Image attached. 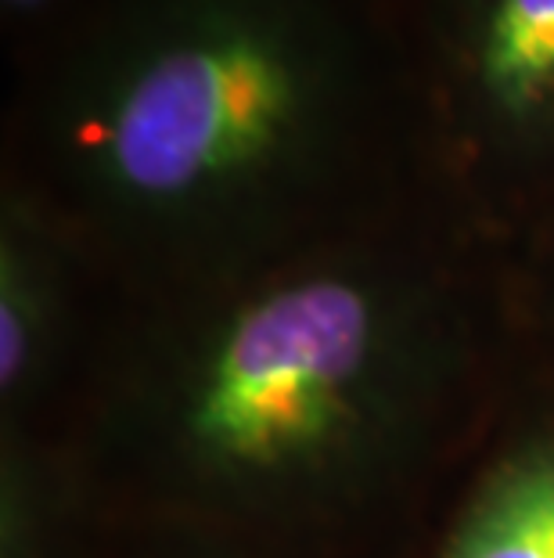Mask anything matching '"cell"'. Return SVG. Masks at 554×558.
I'll use <instances>...</instances> for the list:
<instances>
[{"label":"cell","instance_id":"6","mask_svg":"<svg viewBox=\"0 0 554 558\" xmlns=\"http://www.w3.org/2000/svg\"><path fill=\"white\" fill-rule=\"evenodd\" d=\"M104 519L58 433H0V558H90Z\"/></svg>","mask_w":554,"mask_h":558},{"label":"cell","instance_id":"4","mask_svg":"<svg viewBox=\"0 0 554 558\" xmlns=\"http://www.w3.org/2000/svg\"><path fill=\"white\" fill-rule=\"evenodd\" d=\"M112 292L79 242L0 184V433H58Z\"/></svg>","mask_w":554,"mask_h":558},{"label":"cell","instance_id":"7","mask_svg":"<svg viewBox=\"0 0 554 558\" xmlns=\"http://www.w3.org/2000/svg\"><path fill=\"white\" fill-rule=\"evenodd\" d=\"M115 0H0V47L4 69L19 73L58 44L101 19Z\"/></svg>","mask_w":554,"mask_h":558},{"label":"cell","instance_id":"8","mask_svg":"<svg viewBox=\"0 0 554 558\" xmlns=\"http://www.w3.org/2000/svg\"><path fill=\"white\" fill-rule=\"evenodd\" d=\"M90 558H256V555L209 537H195V533L104 522L101 541Z\"/></svg>","mask_w":554,"mask_h":558},{"label":"cell","instance_id":"2","mask_svg":"<svg viewBox=\"0 0 554 558\" xmlns=\"http://www.w3.org/2000/svg\"><path fill=\"white\" fill-rule=\"evenodd\" d=\"M0 184L73 234L112 300L435 206L379 0H115L8 73Z\"/></svg>","mask_w":554,"mask_h":558},{"label":"cell","instance_id":"5","mask_svg":"<svg viewBox=\"0 0 554 558\" xmlns=\"http://www.w3.org/2000/svg\"><path fill=\"white\" fill-rule=\"evenodd\" d=\"M407 558H554V378L533 361Z\"/></svg>","mask_w":554,"mask_h":558},{"label":"cell","instance_id":"3","mask_svg":"<svg viewBox=\"0 0 554 558\" xmlns=\"http://www.w3.org/2000/svg\"><path fill=\"white\" fill-rule=\"evenodd\" d=\"M432 202L518 253L554 231V0H379Z\"/></svg>","mask_w":554,"mask_h":558},{"label":"cell","instance_id":"1","mask_svg":"<svg viewBox=\"0 0 554 558\" xmlns=\"http://www.w3.org/2000/svg\"><path fill=\"white\" fill-rule=\"evenodd\" d=\"M512 256L443 209L112 300L58 436L104 522L407 558L529 372Z\"/></svg>","mask_w":554,"mask_h":558}]
</instances>
